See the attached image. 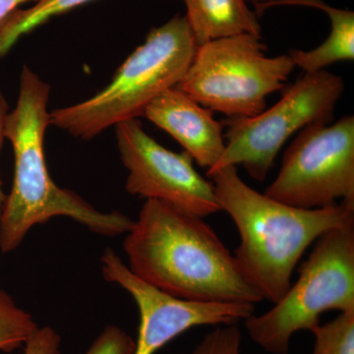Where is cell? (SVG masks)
I'll return each mask as SVG.
<instances>
[{"label":"cell","instance_id":"1","mask_svg":"<svg viewBox=\"0 0 354 354\" xmlns=\"http://www.w3.org/2000/svg\"><path fill=\"white\" fill-rule=\"evenodd\" d=\"M203 218L146 200L123 241L130 271L183 300L253 304L262 297Z\"/></svg>","mask_w":354,"mask_h":354},{"label":"cell","instance_id":"2","mask_svg":"<svg viewBox=\"0 0 354 354\" xmlns=\"http://www.w3.org/2000/svg\"><path fill=\"white\" fill-rule=\"evenodd\" d=\"M50 86L29 67H23L17 104L6 123V139L13 147L14 178L0 218L3 254L19 248L32 227L55 216L72 218L94 234L109 237L127 234L134 221L120 212L95 209L51 178L44 148L50 125Z\"/></svg>","mask_w":354,"mask_h":354},{"label":"cell","instance_id":"14","mask_svg":"<svg viewBox=\"0 0 354 354\" xmlns=\"http://www.w3.org/2000/svg\"><path fill=\"white\" fill-rule=\"evenodd\" d=\"M93 0H39L29 8H17L0 23V58L21 37L29 34L51 18L68 12Z\"/></svg>","mask_w":354,"mask_h":354},{"label":"cell","instance_id":"12","mask_svg":"<svg viewBox=\"0 0 354 354\" xmlns=\"http://www.w3.org/2000/svg\"><path fill=\"white\" fill-rule=\"evenodd\" d=\"M299 6L320 9L329 16L332 30L330 36L318 48L309 51H290L295 66L305 73L321 71L329 65L344 60L354 59V13L353 11L335 8L324 0H267L255 3L256 14L261 15L272 6Z\"/></svg>","mask_w":354,"mask_h":354},{"label":"cell","instance_id":"15","mask_svg":"<svg viewBox=\"0 0 354 354\" xmlns=\"http://www.w3.org/2000/svg\"><path fill=\"white\" fill-rule=\"evenodd\" d=\"M38 329L31 314L0 288V353H13L25 346Z\"/></svg>","mask_w":354,"mask_h":354},{"label":"cell","instance_id":"6","mask_svg":"<svg viewBox=\"0 0 354 354\" xmlns=\"http://www.w3.org/2000/svg\"><path fill=\"white\" fill-rule=\"evenodd\" d=\"M261 36L235 35L198 46L178 87L198 104L228 118H253L295 68L290 55L266 57Z\"/></svg>","mask_w":354,"mask_h":354},{"label":"cell","instance_id":"20","mask_svg":"<svg viewBox=\"0 0 354 354\" xmlns=\"http://www.w3.org/2000/svg\"><path fill=\"white\" fill-rule=\"evenodd\" d=\"M9 113V106L7 104L6 97L0 92V148L6 139V123L7 115ZM7 195L3 190L1 180H0V218H1L2 212H3L4 205H6Z\"/></svg>","mask_w":354,"mask_h":354},{"label":"cell","instance_id":"19","mask_svg":"<svg viewBox=\"0 0 354 354\" xmlns=\"http://www.w3.org/2000/svg\"><path fill=\"white\" fill-rule=\"evenodd\" d=\"M60 342L59 335L53 328H39L26 342L23 354H59Z\"/></svg>","mask_w":354,"mask_h":354},{"label":"cell","instance_id":"9","mask_svg":"<svg viewBox=\"0 0 354 354\" xmlns=\"http://www.w3.org/2000/svg\"><path fill=\"white\" fill-rule=\"evenodd\" d=\"M115 127L129 194L157 200L200 218L221 212L213 183L195 169L189 153H174L160 145L138 120Z\"/></svg>","mask_w":354,"mask_h":354},{"label":"cell","instance_id":"5","mask_svg":"<svg viewBox=\"0 0 354 354\" xmlns=\"http://www.w3.org/2000/svg\"><path fill=\"white\" fill-rule=\"evenodd\" d=\"M299 270V278L262 315L247 318L251 339L272 354L290 353L292 335L320 324L324 312L354 311V221L330 230Z\"/></svg>","mask_w":354,"mask_h":354},{"label":"cell","instance_id":"10","mask_svg":"<svg viewBox=\"0 0 354 354\" xmlns=\"http://www.w3.org/2000/svg\"><path fill=\"white\" fill-rule=\"evenodd\" d=\"M102 276L131 295L138 307V339L133 354H155L186 330L199 326L232 325L255 312L252 304L183 300L153 288L135 276L113 249L101 258Z\"/></svg>","mask_w":354,"mask_h":354},{"label":"cell","instance_id":"22","mask_svg":"<svg viewBox=\"0 0 354 354\" xmlns=\"http://www.w3.org/2000/svg\"><path fill=\"white\" fill-rule=\"evenodd\" d=\"M253 1H255V3H262V2L267 1V0H253Z\"/></svg>","mask_w":354,"mask_h":354},{"label":"cell","instance_id":"3","mask_svg":"<svg viewBox=\"0 0 354 354\" xmlns=\"http://www.w3.org/2000/svg\"><path fill=\"white\" fill-rule=\"evenodd\" d=\"M208 176L221 211L230 216L241 235L234 255L239 271L263 300L274 304L290 288L307 248L325 232L354 221V207L344 202L301 209L261 194L242 180L235 165Z\"/></svg>","mask_w":354,"mask_h":354},{"label":"cell","instance_id":"17","mask_svg":"<svg viewBox=\"0 0 354 354\" xmlns=\"http://www.w3.org/2000/svg\"><path fill=\"white\" fill-rule=\"evenodd\" d=\"M241 342L237 324L225 325L205 335L192 351L181 354H241Z\"/></svg>","mask_w":354,"mask_h":354},{"label":"cell","instance_id":"11","mask_svg":"<svg viewBox=\"0 0 354 354\" xmlns=\"http://www.w3.org/2000/svg\"><path fill=\"white\" fill-rule=\"evenodd\" d=\"M143 116L174 137L202 167H215L225 151L223 123L177 86L156 97Z\"/></svg>","mask_w":354,"mask_h":354},{"label":"cell","instance_id":"18","mask_svg":"<svg viewBox=\"0 0 354 354\" xmlns=\"http://www.w3.org/2000/svg\"><path fill=\"white\" fill-rule=\"evenodd\" d=\"M136 342L116 326H108L86 354H133Z\"/></svg>","mask_w":354,"mask_h":354},{"label":"cell","instance_id":"4","mask_svg":"<svg viewBox=\"0 0 354 354\" xmlns=\"http://www.w3.org/2000/svg\"><path fill=\"white\" fill-rule=\"evenodd\" d=\"M185 16L153 28L116 71L113 81L92 97L50 113V125L82 140L143 116L147 106L178 86L197 50Z\"/></svg>","mask_w":354,"mask_h":354},{"label":"cell","instance_id":"7","mask_svg":"<svg viewBox=\"0 0 354 354\" xmlns=\"http://www.w3.org/2000/svg\"><path fill=\"white\" fill-rule=\"evenodd\" d=\"M344 90L342 77L326 70L305 73L271 109L253 118H227L225 151L207 176L241 165L255 180L264 181L290 136L307 125L332 121Z\"/></svg>","mask_w":354,"mask_h":354},{"label":"cell","instance_id":"8","mask_svg":"<svg viewBox=\"0 0 354 354\" xmlns=\"http://www.w3.org/2000/svg\"><path fill=\"white\" fill-rule=\"evenodd\" d=\"M264 194L301 209L323 208L339 200L354 207L353 116L302 128Z\"/></svg>","mask_w":354,"mask_h":354},{"label":"cell","instance_id":"16","mask_svg":"<svg viewBox=\"0 0 354 354\" xmlns=\"http://www.w3.org/2000/svg\"><path fill=\"white\" fill-rule=\"evenodd\" d=\"M315 346L312 354H354V311L341 312L330 322L312 330Z\"/></svg>","mask_w":354,"mask_h":354},{"label":"cell","instance_id":"13","mask_svg":"<svg viewBox=\"0 0 354 354\" xmlns=\"http://www.w3.org/2000/svg\"><path fill=\"white\" fill-rule=\"evenodd\" d=\"M185 18L197 46L235 35L261 36L257 14L246 0H183Z\"/></svg>","mask_w":354,"mask_h":354},{"label":"cell","instance_id":"21","mask_svg":"<svg viewBox=\"0 0 354 354\" xmlns=\"http://www.w3.org/2000/svg\"><path fill=\"white\" fill-rule=\"evenodd\" d=\"M39 0H0V23L2 22L7 16L10 15L14 10L20 8L21 6L25 3L34 2L36 3Z\"/></svg>","mask_w":354,"mask_h":354}]
</instances>
